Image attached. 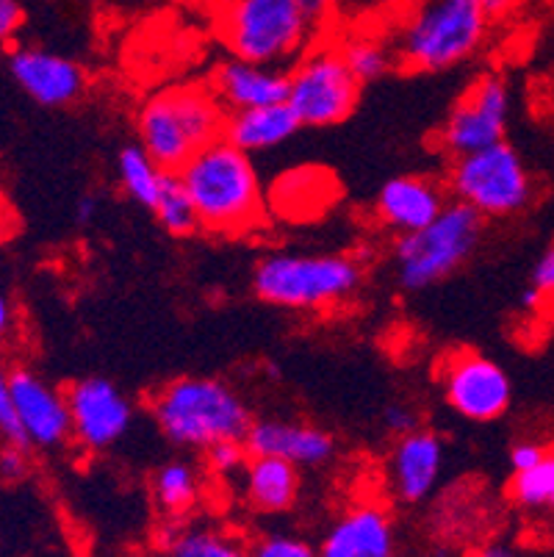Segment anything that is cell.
I'll return each mask as SVG.
<instances>
[{"label": "cell", "mask_w": 554, "mask_h": 557, "mask_svg": "<svg viewBox=\"0 0 554 557\" xmlns=\"http://www.w3.org/2000/svg\"><path fill=\"white\" fill-rule=\"evenodd\" d=\"M439 386L446 408L471 424H488L510 410L513 383L502 363L477 349H455L441 361Z\"/></svg>", "instance_id": "11"}, {"label": "cell", "mask_w": 554, "mask_h": 557, "mask_svg": "<svg viewBox=\"0 0 554 557\" xmlns=\"http://www.w3.org/2000/svg\"><path fill=\"white\" fill-rule=\"evenodd\" d=\"M225 116L208 84L164 86L136 109V141L161 170L177 172L192 156L222 139Z\"/></svg>", "instance_id": "5"}, {"label": "cell", "mask_w": 554, "mask_h": 557, "mask_svg": "<svg viewBox=\"0 0 554 557\" xmlns=\"http://www.w3.org/2000/svg\"><path fill=\"white\" fill-rule=\"evenodd\" d=\"M491 23L482 0H410L391 32L396 64L410 73H450L485 48Z\"/></svg>", "instance_id": "3"}, {"label": "cell", "mask_w": 554, "mask_h": 557, "mask_svg": "<svg viewBox=\"0 0 554 557\" xmlns=\"http://www.w3.org/2000/svg\"><path fill=\"white\" fill-rule=\"evenodd\" d=\"M253 295L278 311L330 313L349 306L366 286L355 252L272 250L253 267Z\"/></svg>", "instance_id": "2"}, {"label": "cell", "mask_w": 554, "mask_h": 557, "mask_svg": "<svg viewBox=\"0 0 554 557\" xmlns=\"http://www.w3.org/2000/svg\"><path fill=\"white\" fill-rule=\"evenodd\" d=\"M394 513L383 503L360 499L335 516L324 530L319 557H396Z\"/></svg>", "instance_id": "17"}, {"label": "cell", "mask_w": 554, "mask_h": 557, "mask_svg": "<svg viewBox=\"0 0 554 557\" xmlns=\"http://www.w3.org/2000/svg\"><path fill=\"white\" fill-rule=\"evenodd\" d=\"M446 191L475 209L482 220H507L530 209L535 184L521 153L505 139L452 159Z\"/></svg>", "instance_id": "8"}, {"label": "cell", "mask_w": 554, "mask_h": 557, "mask_svg": "<svg viewBox=\"0 0 554 557\" xmlns=\"http://www.w3.org/2000/svg\"><path fill=\"white\" fill-rule=\"evenodd\" d=\"M383 428H385V433H391V435H394V438H399V435L414 433L416 428H421L419 410H416L410 403H391V405H385V410H383Z\"/></svg>", "instance_id": "33"}, {"label": "cell", "mask_w": 554, "mask_h": 557, "mask_svg": "<svg viewBox=\"0 0 554 557\" xmlns=\"http://www.w3.org/2000/svg\"><path fill=\"white\" fill-rule=\"evenodd\" d=\"M554 297V242L549 247H543V252L538 256L535 267L530 272V283L521 292V308L527 311H538L546 300Z\"/></svg>", "instance_id": "28"}, {"label": "cell", "mask_w": 554, "mask_h": 557, "mask_svg": "<svg viewBox=\"0 0 554 557\" xmlns=\"http://www.w3.org/2000/svg\"><path fill=\"white\" fill-rule=\"evenodd\" d=\"M73 444L89 455H103L128 438L136 408L114 380L89 374L67 388Z\"/></svg>", "instance_id": "12"}, {"label": "cell", "mask_w": 554, "mask_h": 557, "mask_svg": "<svg viewBox=\"0 0 554 557\" xmlns=\"http://www.w3.org/2000/svg\"><path fill=\"white\" fill-rule=\"evenodd\" d=\"M513 505L527 513L554 516V449H546L543 460L530 472L513 474L507 485Z\"/></svg>", "instance_id": "27"}, {"label": "cell", "mask_w": 554, "mask_h": 557, "mask_svg": "<svg viewBox=\"0 0 554 557\" xmlns=\"http://www.w3.org/2000/svg\"><path fill=\"white\" fill-rule=\"evenodd\" d=\"M98 214H100L98 195H81L78 200H75V222H78L81 227H89L91 222L98 220Z\"/></svg>", "instance_id": "37"}, {"label": "cell", "mask_w": 554, "mask_h": 557, "mask_svg": "<svg viewBox=\"0 0 554 557\" xmlns=\"http://www.w3.org/2000/svg\"><path fill=\"white\" fill-rule=\"evenodd\" d=\"M14 231V209L12 202H9V197L3 195V189H0V242L9 239Z\"/></svg>", "instance_id": "40"}, {"label": "cell", "mask_w": 554, "mask_h": 557, "mask_svg": "<svg viewBox=\"0 0 554 557\" xmlns=\"http://www.w3.org/2000/svg\"><path fill=\"white\" fill-rule=\"evenodd\" d=\"M208 89L220 100L222 109L247 111L261 109V106L286 103L288 73L283 67H269V64L244 62V59H225L217 64L208 81Z\"/></svg>", "instance_id": "19"}, {"label": "cell", "mask_w": 554, "mask_h": 557, "mask_svg": "<svg viewBox=\"0 0 554 557\" xmlns=\"http://www.w3.org/2000/svg\"><path fill=\"white\" fill-rule=\"evenodd\" d=\"M114 172L122 195L128 197L131 202H136L139 209H152V202L159 197L161 184L167 178V170H161L150 159V153L141 148L139 141L120 148V153L114 159Z\"/></svg>", "instance_id": "23"}, {"label": "cell", "mask_w": 554, "mask_h": 557, "mask_svg": "<svg viewBox=\"0 0 554 557\" xmlns=\"http://www.w3.org/2000/svg\"><path fill=\"white\" fill-rule=\"evenodd\" d=\"M217 37L233 59L288 70L319 42L297 0H233L217 17Z\"/></svg>", "instance_id": "6"}, {"label": "cell", "mask_w": 554, "mask_h": 557, "mask_svg": "<svg viewBox=\"0 0 554 557\" xmlns=\"http://www.w3.org/2000/svg\"><path fill=\"white\" fill-rule=\"evenodd\" d=\"M0 59H3V48H0Z\"/></svg>", "instance_id": "43"}, {"label": "cell", "mask_w": 554, "mask_h": 557, "mask_svg": "<svg viewBox=\"0 0 554 557\" xmlns=\"http://www.w3.org/2000/svg\"><path fill=\"white\" fill-rule=\"evenodd\" d=\"M192 7H197V9H202V12H208V14H213V17H217V14L222 12V9H227L233 3V0H189Z\"/></svg>", "instance_id": "42"}, {"label": "cell", "mask_w": 554, "mask_h": 557, "mask_svg": "<svg viewBox=\"0 0 554 557\" xmlns=\"http://www.w3.org/2000/svg\"><path fill=\"white\" fill-rule=\"evenodd\" d=\"M446 466V444L435 430L416 428L391 444L385 485L399 505H421L439 491Z\"/></svg>", "instance_id": "15"}, {"label": "cell", "mask_w": 554, "mask_h": 557, "mask_svg": "<svg viewBox=\"0 0 554 557\" xmlns=\"http://www.w3.org/2000/svg\"><path fill=\"white\" fill-rule=\"evenodd\" d=\"M150 494L164 519L181 521L200 505L202 478L192 460H167L150 478Z\"/></svg>", "instance_id": "22"}, {"label": "cell", "mask_w": 554, "mask_h": 557, "mask_svg": "<svg viewBox=\"0 0 554 557\" xmlns=\"http://www.w3.org/2000/svg\"><path fill=\"white\" fill-rule=\"evenodd\" d=\"M152 216L164 227L170 236L175 239H186V236H195L200 231V222H197V211L189 200V191L183 186L181 175L177 172H167L164 184H161L159 197L152 202Z\"/></svg>", "instance_id": "26"}, {"label": "cell", "mask_w": 554, "mask_h": 557, "mask_svg": "<svg viewBox=\"0 0 554 557\" xmlns=\"http://www.w3.org/2000/svg\"><path fill=\"white\" fill-rule=\"evenodd\" d=\"M471 557H527L525 552L513 546L510 541H488Z\"/></svg>", "instance_id": "39"}, {"label": "cell", "mask_w": 554, "mask_h": 557, "mask_svg": "<svg viewBox=\"0 0 554 557\" xmlns=\"http://www.w3.org/2000/svg\"><path fill=\"white\" fill-rule=\"evenodd\" d=\"M513 89L502 73H485L466 89L439 128V148L450 159L477 153L507 139Z\"/></svg>", "instance_id": "10"}, {"label": "cell", "mask_w": 554, "mask_h": 557, "mask_svg": "<svg viewBox=\"0 0 554 557\" xmlns=\"http://www.w3.org/2000/svg\"><path fill=\"white\" fill-rule=\"evenodd\" d=\"M482 3H485L491 20H505L513 17L516 12H521V9H525L527 3H532V0H482Z\"/></svg>", "instance_id": "38"}, {"label": "cell", "mask_w": 554, "mask_h": 557, "mask_svg": "<svg viewBox=\"0 0 554 557\" xmlns=\"http://www.w3.org/2000/svg\"><path fill=\"white\" fill-rule=\"evenodd\" d=\"M250 557H319V552L297 533H267L253 541Z\"/></svg>", "instance_id": "29"}, {"label": "cell", "mask_w": 554, "mask_h": 557, "mask_svg": "<svg viewBox=\"0 0 554 557\" xmlns=\"http://www.w3.org/2000/svg\"><path fill=\"white\" fill-rule=\"evenodd\" d=\"M244 449L253 458H281L303 469H324L338 455V442L330 430L305 419L261 417L253 419L244 435Z\"/></svg>", "instance_id": "16"}, {"label": "cell", "mask_w": 554, "mask_h": 557, "mask_svg": "<svg viewBox=\"0 0 554 557\" xmlns=\"http://www.w3.org/2000/svg\"><path fill=\"white\" fill-rule=\"evenodd\" d=\"M197 211L200 231L244 239L267 222L269 197L253 156L231 141H211L177 170Z\"/></svg>", "instance_id": "1"}, {"label": "cell", "mask_w": 554, "mask_h": 557, "mask_svg": "<svg viewBox=\"0 0 554 557\" xmlns=\"http://www.w3.org/2000/svg\"><path fill=\"white\" fill-rule=\"evenodd\" d=\"M14 327V306L3 292H0V338L9 336V331Z\"/></svg>", "instance_id": "41"}, {"label": "cell", "mask_w": 554, "mask_h": 557, "mask_svg": "<svg viewBox=\"0 0 554 557\" xmlns=\"http://www.w3.org/2000/svg\"><path fill=\"white\" fill-rule=\"evenodd\" d=\"M299 120L286 103L261 106V109L231 111L225 116V139L247 156L272 153L299 134Z\"/></svg>", "instance_id": "21"}, {"label": "cell", "mask_w": 554, "mask_h": 557, "mask_svg": "<svg viewBox=\"0 0 554 557\" xmlns=\"http://www.w3.org/2000/svg\"><path fill=\"white\" fill-rule=\"evenodd\" d=\"M25 25V9L20 0H0V48L12 45Z\"/></svg>", "instance_id": "36"}, {"label": "cell", "mask_w": 554, "mask_h": 557, "mask_svg": "<svg viewBox=\"0 0 554 557\" xmlns=\"http://www.w3.org/2000/svg\"><path fill=\"white\" fill-rule=\"evenodd\" d=\"M297 7L313 28V34L319 39L328 37L330 28L335 25V17H338V0H297Z\"/></svg>", "instance_id": "32"}, {"label": "cell", "mask_w": 554, "mask_h": 557, "mask_svg": "<svg viewBox=\"0 0 554 557\" xmlns=\"http://www.w3.org/2000/svg\"><path fill=\"white\" fill-rule=\"evenodd\" d=\"M446 202V189L430 175H396L374 197V220L385 231L405 236L430 225Z\"/></svg>", "instance_id": "18"}, {"label": "cell", "mask_w": 554, "mask_h": 557, "mask_svg": "<svg viewBox=\"0 0 554 557\" xmlns=\"http://www.w3.org/2000/svg\"><path fill=\"white\" fill-rule=\"evenodd\" d=\"M30 449L3 444L0 447V480L3 483H23L30 474Z\"/></svg>", "instance_id": "34"}, {"label": "cell", "mask_w": 554, "mask_h": 557, "mask_svg": "<svg viewBox=\"0 0 554 557\" xmlns=\"http://www.w3.org/2000/svg\"><path fill=\"white\" fill-rule=\"evenodd\" d=\"M14 86L42 109H70L89 89L84 64L42 45H20L7 55Z\"/></svg>", "instance_id": "13"}, {"label": "cell", "mask_w": 554, "mask_h": 557, "mask_svg": "<svg viewBox=\"0 0 554 557\" xmlns=\"http://www.w3.org/2000/svg\"><path fill=\"white\" fill-rule=\"evenodd\" d=\"M286 73V106L303 128H333L358 109L364 86L349 73L335 42L319 39Z\"/></svg>", "instance_id": "9"}, {"label": "cell", "mask_w": 554, "mask_h": 557, "mask_svg": "<svg viewBox=\"0 0 554 557\" xmlns=\"http://www.w3.org/2000/svg\"><path fill=\"white\" fill-rule=\"evenodd\" d=\"M546 455V447L541 442H532V438H521L510 447V455H507V463H510L513 474L530 472L532 466H538Z\"/></svg>", "instance_id": "35"}, {"label": "cell", "mask_w": 554, "mask_h": 557, "mask_svg": "<svg viewBox=\"0 0 554 557\" xmlns=\"http://www.w3.org/2000/svg\"><path fill=\"white\" fill-rule=\"evenodd\" d=\"M150 417L167 442L192 453L244 442L256 419L233 383L208 374H183L164 383L150 397Z\"/></svg>", "instance_id": "4"}, {"label": "cell", "mask_w": 554, "mask_h": 557, "mask_svg": "<svg viewBox=\"0 0 554 557\" xmlns=\"http://www.w3.org/2000/svg\"><path fill=\"white\" fill-rule=\"evenodd\" d=\"M0 438H3V444L30 449L28 442H25L23 424H20L12 388H9V372H3V369H0Z\"/></svg>", "instance_id": "31"}, {"label": "cell", "mask_w": 554, "mask_h": 557, "mask_svg": "<svg viewBox=\"0 0 554 557\" xmlns=\"http://www.w3.org/2000/svg\"><path fill=\"white\" fill-rule=\"evenodd\" d=\"M17 417L23 424L25 442L30 449H64L73 442V424H70L67 392H61L50 380L28 367H17L9 372Z\"/></svg>", "instance_id": "14"}, {"label": "cell", "mask_w": 554, "mask_h": 557, "mask_svg": "<svg viewBox=\"0 0 554 557\" xmlns=\"http://www.w3.org/2000/svg\"><path fill=\"white\" fill-rule=\"evenodd\" d=\"M335 45L342 50L349 73L360 81V86L385 78L396 67L394 45H391V37H383V34L355 32Z\"/></svg>", "instance_id": "25"}, {"label": "cell", "mask_w": 554, "mask_h": 557, "mask_svg": "<svg viewBox=\"0 0 554 557\" xmlns=\"http://www.w3.org/2000/svg\"><path fill=\"white\" fill-rule=\"evenodd\" d=\"M164 557H250V546L220 527L183 524L167 535Z\"/></svg>", "instance_id": "24"}, {"label": "cell", "mask_w": 554, "mask_h": 557, "mask_svg": "<svg viewBox=\"0 0 554 557\" xmlns=\"http://www.w3.org/2000/svg\"><path fill=\"white\" fill-rule=\"evenodd\" d=\"M206 466L213 478L220 480H238L244 463H247V449H244V442H222L213 444L211 449H206Z\"/></svg>", "instance_id": "30"}, {"label": "cell", "mask_w": 554, "mask_h": 557, "mask_svg": "<svg viewBox=\"0 0 554 557\" xmlns=\"http://www.w3.org/2000/svg\"><path fill=\"white\" fill-rule=\"evenodd\" d=\"M485 233V220L464 202H446V209L427 227L396 236L391 247L396 286L419 295L455 275L477 252Z\"/></svg>", "instance_id": "7"}, {"label": "cell", "mask_w": 554, "mask_h": 557, "mask_svg": "<svg viewBox=\"0 0 554 557\" xmlns=\"http://www.w3.org/2000/svg\"><path fill=\"white\" fill-rule=\"evenodd\" d=\"M238 494L258 516H283L303 494V472L281 458H247L238 474Z\"/></svg>", "instance_id": "20"}]
</instances>
